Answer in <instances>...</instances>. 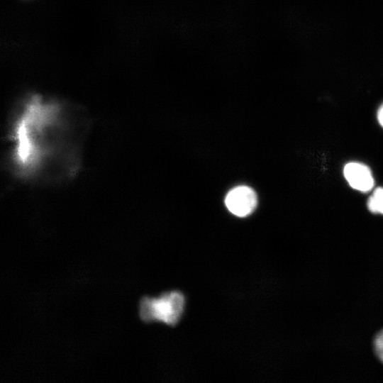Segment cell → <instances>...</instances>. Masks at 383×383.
<instances>
[{
	"instance_id": "obj_1",
	"label": "cell",
	"mask_w": 383,
	"mask_h": 383,
	"mask_svg": "<svg viewBox=\"0 0 383 383\" xmlns=\"http://www.w3.org/2000/svg\"><path fill=\"white\" fill-rule=\"evenodd\" d=\"M84 126L55 101L33 95L15 117L11 163L17 177L57 181L73 177L81 166Z\"/></svg>"
},
{
	"instance_id": "obj_2",
	"label": "cell",
	"mask_w": 383,
	"mask_h": 383,
	"mask_svg": "<svg viewBox=\"0 0 383 383\" xmlns=\"http://www.w3.org/2000/svg\"><path fill=\"white\" fill-rule=\"evenodd\" d=\"M185 300L179 292H171L160 297L145 298L140 304V316L145 321H158L174 326L180 319Z\"/></svg>"
},
{
	"instance_id": "obj_3",
	"label": "cell",
	"mask_w": 383,
	"mask_h": 383,
	"mask_svg": "<svg viewBox=\"0 0 383 383\" xmlns=\"http://www.w3.org/2000/svg\"><path fill=\"white\" fill-rule=\"evenodd\" d=\"M225 204L231 213L239 217H245L255 209L257 204V195L250 187L238 186L227 194Z\"/></svg>"
},
{
	"instance_id": "obj_4",
	"label": "cell",
	"mask_w": 383,
	"mask_h": 383,
	"mask_svg": "<svg viewBox=\"0 0 383 383\" xmlns=\"http://www.w3.org/2000/svg\"><path fill=\"white\" fill-rule=\"evenodd\" d=\"M344 176L355 189L367 192L374 186V179L370 168L359 162H349L343 170Z\"/></svg>"
},
{
	"instance_id": "obj_5",
	"label": "cell",
	"mask_w": 383,
	"mask_h": 383,
	"mask_svg": "<svg viewBox=\"0 0 383 383\" xmlns=\"http://www.w3.org/2000/svg\"><path fill=\"white\" fill-rule=\"evenodd\" d=\"M368 209L374 213L383 215V188L378 187L368 199Z\"/></svg>"
},
{
	"instance_id": "obj_6",
	"label": "cell",
	"mask_w": 383,
	"mask_h": 383,
	"mask_svg": "<svg viewBox=\"0 0 383 383\" xmlns=\"http://www.w3.org/2000/svg\"><path fill=\"white\" fill-rule=\"evenodd\" d=\"M372 345L374 355L383 365V328L374 335Z\"/></svg>"
},
{
	"instance_id": "obj_7",
	"label": "cell",
	"mask_w": 383,
	"mask_h": 383,
	"mask_svg": "<svg viewBox=\"0 0 383 383\" xmlns=\"http://www.w3.org/2000/svg\"><path fill=\"white\" fill-rule=\"evenodd\" d=\"M377 119L379 124L383 127V105H382L378 110Z\"/></svg>"
}]
</instances>
